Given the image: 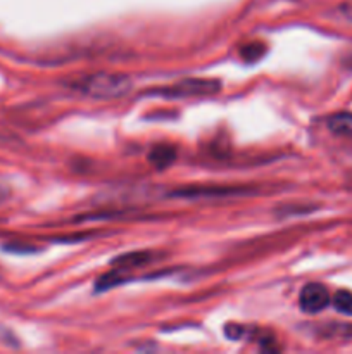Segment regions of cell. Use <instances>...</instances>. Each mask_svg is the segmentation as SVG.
Listing matches in <instances>:
<instances>
[{"instance_id": "cell-4", "label": "cell", "mask_w": 352, "mask_h": 354, "mask_svg": "<svg viewBox=\"0 0 352 354\" xmlns=\"http://www.w3.org/2000/svg\"><path fill=\"white\" fill-rule=\"evenodd\" d=\"M237 194H244L242 187H204V189H186L175 192V196L199 199V197H224L237 196Z\"/></svg>"}, {"instance_id": "cell-7", "label": "cell", "mask_w": 352, "mask_h": 354, "mask_svg": "<svg viewBox=\"0 0 352 354\" xmlns=\"http://www.w3.org/2000/svg\"><path fill=\"white\" fill-rule=\"evenodd\" d=\"M328 127L331 131L338 135L352 133V114L351 113H338L328 120Z\"/></svg>"}, {"instance_id": "cell-5", "label": "cell", "mask_w": 352, "mask_h": 354, "mask_svg": "<svg viewBox=\"0 0 352 354\" xmlns=\"http://www.w3.org/2000/svg\"><path fill=\"white\" fill-rule=\"evenodd\" d=\"M152 259L150 252H131V254H124L119 256L113 261V265L116 266V272H126V270H131L133 266H141L145 263H148Z\"/></svg>"}, {"instance_id": "cell-12", "label": "cell", "mask_w": 352, "mask_h": 354, "mask_svg": "<svg viewBox=\"0 0 352 354\" xmlns=\"http://www.w3.org/2000/svg\"><path fill=\"white\" fill-rule=\"evenodd\" d=\"M351 66H352V59H351Z\"/></svg>"}, {"instance_id": "cell-8", "label": "cell", "mask_w": 352, "mask_h": 354, "mask_svg": "<svg viewBox=\"0 0 352 354\" xmlns=\"http://www.w3.org/2000/svg\"><path fill=\"white\" fill-rule=\"evenodd\" d=\"M333 308L342 315L352 317V292L351 290H338L333 296Z\"/></svg>"}, {"instance_id": "cell-9", "label": "cell", "mask_w": 352, "mask_h": 354, "mask_svg": "<svg viewBox=\"0 0 352 354\" xmlns=\"http://www.w3.org/2000/svg\"><path fill=\"white\" fill-rule=\"evenodd\" d=\"M240 54L247 62H254L266 54V45L262 41H248L240 48Z\"/></svg>"}, {"instance_id": "cell-6", "label": "cell", "mask_w": 352, "mask_h": 354, "mask_svg": "<svg viewBox=\"0 0 352 354\" xmlns=\"http://www.w3.org/2000/svg\"><path fill=\"white\" fill-rule=\"evenodd\" d=\"M176 159V151L169 145H155L148 154V161L157 168H166V166L173 165Z\"/></svg>"}, {"instance_id": "cell-3", "label": "cell", "mask_w": 352, "mask_h": 354, "mask_svg": "<svg viewBox=\"0 0 352 354\" xmlns=\"http://www.w3.org/2000/svg\"><path fill=\"white\" fill-rule=\"evenodd\" d=\"M330 294L328 289L321 283H307L299 296V306L304 313H320L330 304Z\"/></svg>"}, {"instance_id": "cell-11", "label": "cell", "mask_w": 352, "mask_h": 354, "mask_svg": "<svg viewBox=\"0 0 352 354\" xmlns=\"http://www.w3.org/2000/svg\"><path fill=\"white\" fill-rule=\"evenodd\" d=\"M6 199H7V192H6V190L0 189V203H3Z\"/></svg>"}, {"instance_id": "cell-1", "label": "cell", "mask_w": 352, "mask_h": 354, "mask_svg": "<svg viewBox=\"0 0 352 354\" xmlns=\"http://www.w3.org/2000/svg\"><path fill=\"white\" fill-rule=\"evenodd\" d=\"M76 88L93 99H116L130 92L131 80L117 73H93L79 78Z\"/></svg>"}, {"instance_id": "cell-2", "label": "cell", "mask_w": 352, "mask_h": 354, "mask_svg": "<svg viewBox=\"0 0 352 354\" xmlns=\"http://www.w3.org/2000/svg\"><path fill=\"white\" fill-rule=\"evenodd\" d=\"M221 90L219 80L213 78H186L175 83L171 86H166L159 92V95L164 97H199V95H213Z\"/></svg>"}, {"instance_id": "cell-10", "label": "cell", "mask_w": 352, "mask_h": 354, "mask_svg": "<svg viewBox=\"0 0 352 354\" xmlns=\"http://www.w3.org/2000/svg\"><path fill=\"white\" fill-rule=\"evenodd\" d=\"M338 12L345 17V19L352 21V0H345L344 3L338 6Z\"/></svg>"}]
</instances>
